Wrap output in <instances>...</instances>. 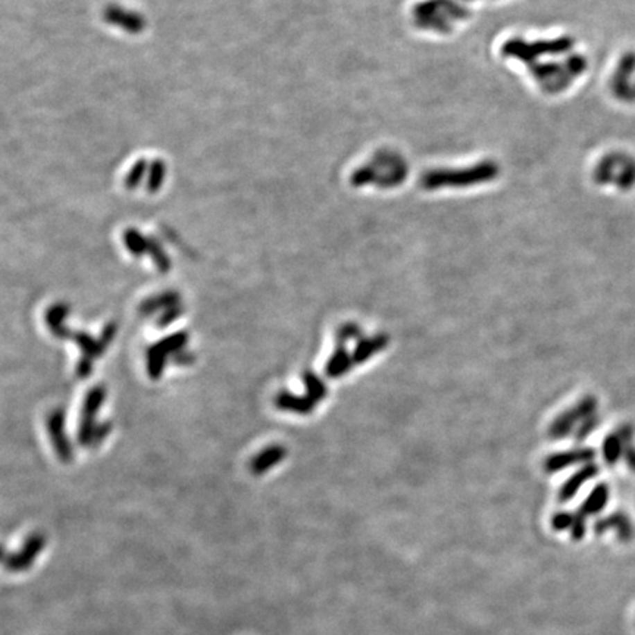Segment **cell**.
I'll return each mask as SVG.
<instances>
[{
  "label": "cell",
  "mask_w": 635,
  "mask_h": 635,
  "mask_svg": "<svg viewBox=\"0 0 635 635\" xmlns=\"http://www.w3.org/2000/svg\"><path fill=\"white\" fill-rule=\"evenodd\" d=\"M595 410H597V399L594 396L584 397L578 405L559 415V417L555 419V422L552 424L550 430H548V434H550V437L555 440L565 438L573 431V428H575L577 425H580V422L585 421L587 418H590L591 415H594Z\"/></svg>",
  "instance_id": "6da1fadb"
},
{
  "label": "cell",
  "mask_w": 635,
  "mask_h": 635,
  "mask_svg": "<svg viewBox=\"0 0 635 635\" xmlns=\"http://www.w3.org/2000/svg\"><path fill=\"white\" fill-rule=\"evenodd\" d=\"M594 456H595V451L589 447L564 451V453L548 456L547 460L544 462V469L548 473L559 472L564 468L577 465V463H589L594 459Z\"/></svg>",
  "instance_id": "7a4b0ae2"
},
{
  "label": "cell",
  "mask_w": 635,
  "mask_h": 635,
  "mask_svg": "<svg viewBox=\"0 0 635 635\" xmlns=\"http://www.w3.org/2000/svg\"><path fill=\"white\" fill-rule=\"evenodd\" d=\"M609 530H615L618 539L622 543H629L634 539V527L627 514L616 512V514L610 515L607 518L598 519L594 523L595 534H604Z\"/></svg>",
  "instance_id": "3957f363"
},
{
  "label": "cell",
  "mask_w": 635,
  "mask_h": 635,
  "mask_svg": "<svg viewBox=\"0 0 635 635\" xmlns=\"http://www.w3.org/2000/svg\"><path fill=\"white\" fill-rule=\"evenodd\" d=\"M597 473H598V467L594 465V463H587V465L582 467L580 471H577L564 485H562L560 492H559L560 502H569V500L580 492V488L584 485V482H587L591 478H594Z\"/></svg>",
  "instance_id": "277c9868"
},
{
  "label": "cell",
  "mask_w": 635,
  "mask_h": 635,
  "mask_svg": "<svg viewBox=\"0 0 635 635\" xmlns=\"http://www.w3.org/2000/svg\"><path fill=\"white\" fill-rule=\"evenodd\" d=\"M388 345V338L384 334H378L369 338H363L356 345L355 351H353V362L355 363H362L371 359L374 355H376L378 351H381L385 349Z\"/></svg>",
  "instance_id": "5b68a950"
},
{
  "label": "cell",
  "mask_w": 635,
  "mask_h": 635,
  "mask_svg": "<svg viewBox=\"0 0 635 635\" xmlns=\"http://www.w3.org/2000/svg\"><path fill=\"white\" fill-rule=\"evenodd\" d=\"M607 500H609V487L606 484H598L591 492V494L585 498V502L582 503L580 509V514L584 515L585 518L597 515L598 512H602L604 509V506L607 505Z\"/></svg>",
  "instance_id": "8992f818"
},
{
  "label": "cell",
  "mask_w": 635,
  "mask_h": 635,
  "mask_svg": "<svg viewBox=\"0 0 635 635\" xmlns=\"http://www.w3.org/2000/svg\"><path fill=\"white\" fill-rule=\"evenodd\" d=\"M624 450H625V443L622 437L615 431L614 434H609L604 442H603V458L606 460L607 465H615V463L619 462V459L624 458Z\"/></svg>",
  "instance_id": "52a82bcc"
},
{
  "label": "cell",
  "mask_w": 635,
  "mask_h": 635,
  "mask_svg": "<svg viewBox=\"0 0 635 635\" xmlns=\"http://www.w3.org/2000/svg\"><path fill=\"white\" fill-rule=\"evenodd\" d=\"M353 365V356H350L345 347H340L336 350L333 358L329 359L327 365V374L331 378H337L340 375L346 374Z\"/></svg>",
  "instance_id": "ba28073f"
},
{
  "label": "cell",
  "mask_w": 635,
  "mask_h": 635,
  "mask_svg": "<svg viewBox=\"0 0 635 635\" xmlns=\"http://www.w3.org/2000/svg\"><path fill=\"white\" fill-rule=\"evenodd\" d=\"M304 383H306V385H308L309 399L313 403L320 401L327 394V390H325L324 383L320 380V378H316L313 374L304 375Z\"/></svg>",
  "instance_id": "9c48e42d"
},
{
  "label": "cell",
  "mask_w": 635,
  "mask_h": 635,
  "mask_svg": "<svg viewBox=\"0 0 635 635\" xmlns=\"http://www.w3.org/2000/svg\"><path fill=\"white\" fill-rule=\"evenodd\" d=\"M281 399H284V400L279 401L281 406L288 408V409H295L299 413H309L312 410L313 405H315V403L311 399L304 400V399L291 397V396H287V394H284V397H281Z\"/></svg>",
  "instance_id": "30bf717a"
},
{
  "label": "cell",
  "mask_w": 635,
  "mask_h": 635,
  "mask_svg": "<svg viewBox=\"0 0 635 635\" xmlns=\"http://www.w3.org/2000/svg\"><path fill=\"white\" fill-rule=\"evenodd\" d=\"M598 424H600V418H598V415H597V413L591 415L590 418H587L585 421H582V422L578 425L577 433H575V438L578 440V442H582V440L587 438V437L597 428Z\"/></svg>",
  "instance_id": "8fae6325"
},
{
  "label": "cell",
  "mask_w": 635,
  "mask_h": 635,
  "mask_svg": "<svg viewBox=\"0 0 635 635\" xmlns=\"http://www.w3.org/2000/svg\"><path fill=\"white\" fill-rule=\"evenodd\" d=\"M585 518L584 515H581L580 512L577 515H573V522H572V527H571V534H572V539H575V540H581L584 534H585Z\"/></svg>",
  "instance_id": "7c38bea8"
},
{
  "label": "cell",
  "mask_w": 635,
  "mask_h": 635,
  "mask_svg": "<svg viewBox=\"0 0 635 635\" xmlns=\"http://www.w3.org/2000/svg\"><path fill=\"white\" fill-rule=\"evenodd\" d=\"M572 522H573V515L572 514H565V512H562V514L555 515L553 519H552V525H553V528L556 531H564V530L571 528Z\"/></svg>",
  "instance_id": "4fadbf2b"
},
{
  "label": "cell",
  "mask_w": 635,
  "mask_h": 635,
  "mask_svg": "<svg viewBox=\"0 0 635 635\" xmlns=\"http://www.w3.org/2000/svg\"><path fill=\"white\" fill-rule=\"evenodd\" d=\"M360 337V329L358 325H353V324H347L345 325L343 328H340V331L337 334V338L338 341L341 343V341H347V340H351V338H359Z\"/></svg>",
  "instance_id": "5bb4252c"
},
{
  "label": "cell",
  "mask_w": 635,
  "mask_h": 635,
  "mask_svg": "<svg viewBox=\"0 0 635 635\" xmlns=\"http://www.w3.org/2000/svg\"><path fill=\"white\" fill-rule=\"evenodd\" d=\"M624 460L625 463L628 465V468L635 472V444L634 442H629L625 444V450H624Z\"/></svg>",
  "instance_id": "9a60e30c"
}]
</instances>
